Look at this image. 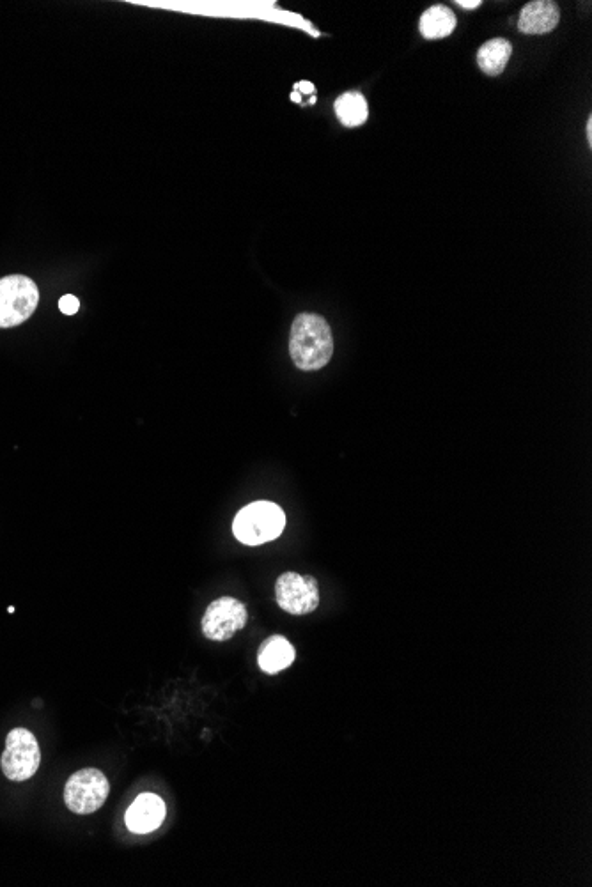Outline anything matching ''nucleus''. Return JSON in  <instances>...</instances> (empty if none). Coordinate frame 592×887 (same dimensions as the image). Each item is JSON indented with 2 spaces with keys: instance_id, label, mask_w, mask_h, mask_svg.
<instances>
[{
  "instance_id": "423d86ee",
  "label": "nucleus",
  "mask_w": 592,
  "mask_h": 887,
  "mask_svg": "<svg viewBox=\"0 0 592 887\" xmlns=\"http://www.w3.org/2000/svg\"><path fill=\"white\" fill-rule=\"evenodd\" d=\"M275 597L281 610L289 615H307L320 606V588L312 576L284 572L275 583Z\"/></svg>"
},
{
  "instance_id": "7ed1b4c3",
  "label": "nucleus",
  "mask_w": 592,
  "mask_h": 887,
  "mask_svg": "<svg viewBox=\"0 0 592 887\" xmlns=\"http://www.w3.org/2000/svg\"><path fill=\"white\" fill-rule=\"evenodd\" d=\"M39 289L32 278L9 275L0 278V328L25 323L38 309Z\"/></svg>"
},
{
  "instance_id": "f257e3e1",
  "label": "nucleus",
  "mask_w": 592,
  "mask_h": 887,
  "mask_svg": "<svg viewBox=\"0 0 592 887\" xmlns=\"http://www.w3.org/2000/svg\"><path fill=\"white\" fill-rule=\"evenodd\" d=\"M289 355L300 371H320L334 355V337L325 317L300 314L289 335Z\"/></svg>"
},
{
  "instance_id": "f8f14e48",
  "label": "nucleus",
  "mask_w": 592,
  "mask_h": 887,
  "mask_svg": "<svg viewBox=\"0 0 592 887\" xmlns=\"http://www.w3.org/2000/svg\"><path fill=\"white\" fill-rule=\"evenodd\" d=\"M456 25H458L456 15L452 13L451 9L447 6H431L422 15L419 29L426 39H442L452 34Z\"/></svg>"
},
{
  "instance_id": "dca6fc26",
  "label": "nucleus",
  "mask_w": 592,
  "mask_h": 887,
  "mask_svg": "<svg viewBox=\"0 0 592 887\" xmlns=\"http://www.w3.org/2000/svg\"><path fill=\"white\" fill-rule=\"evenodd\" d=\"M298 89H302V93H312V91H314V85L302 82V84L298 85Z\"/></svg>"
},
{
  "instance_id": "39448f33",
  "label": "nucleus",
  "mask_w": 592,
  "mask_h": 887,
  "mask_svg": "<svg viewBox=\"0 0 592 887\" xmlns=\"http://www.w3.org/2000/svg\"><path fill=\"white\" fill-rule=\"evenodd\" d=\"M41 764V749L34 733L15 728L6 737V749L0 758L2 772L11 781L31 780Z\"/></svg>"
},
{
  "instance_id": "2eb2a0df",
  "label": "nucleus",
  "mask_w": 592,
  "mask_h": 887,
  "mask_svg": "<svg viewBox=\"0 0 592 887\" xmlns=\"http://www.w3.org/2000/svg\"><path fill=\"white\" fill-rule=\"evenodd\" d=\"M458 6L465 9H476L477 6H481V2L479 0H474V2H465V0H458Z\"/></svg>"
},
{
  "instance_id": "6e6552de",
  "label": "nucleus",
  "mask_w": 592,
  "mask_h": 887,
  "mask_svg": "<svg viewBox=\"0 0 592 887\" xmlns=\"http://www.w3.org/2000/svg\"><path fill=\"white\" fill-rule=\"evenodd\" d=\"M165 803L155 794H141L126 811V827L135 834H149L164 824Z\"/></svg>"
},
{
  "instance_id": "9d476101",
  "label": "nucleus",
  "mask_w": 592,
  "mask_h": 887,
  "mask_svg": "<svg viewBox=\"0 0 592 887\" xmlns=\"http://www.w3.org/2000/svg\"><path fill=\"white\" fill-rule=\"evenodd\" d=\"M295 659V647L279 634L270 636L259 647L258 664L266 675H277V673L288 670L289 666L295 663Z\"/></svg>"
},
{
  "instance_id": "1a4fd4ad",
  "label": "nucleus",
  "mask_w": 592,
  "mask_h": 887,
  "mask_svg": "<svg viewBox=\"0 0 592 887\" xmlns=\"http://www.w3.org/2000/svg\"><path fill=\"white\" fill-rule=\"evenodd\" d=\"M559 20H561V9L555 2L536 0V2H529L522 9L520 20H518V29L529 36L548 34L559 25Z\"/></svg>"
},
{
  "instance_id": "0eeeda50",
  "label": "nucleus",
  "mask_w": 592,
  "mask_h": 887,
  "mask_svg": "<svg viewBox=\"0 0 592 887\" xmlns=\"http://www.w3.org/2000/svg\"><path fill=\"white\" fill-rule=\"evenodd\" d=\"M249 613L242 601L220 597L211 602L203 617V634L211 641H227L247 625Z\"/></svg>"
},
{
  "instance_id": "ddd939ff",
  "label": "nucleus",
  "mask_w": 592,
  "mask_h": 887,
  "mask_svg": "<svg viewBox=\"0 0 592 887\" xmlns=\"http://www.w3.org/2000/svg\"><path fill=\"white\" fill-rule=\"evenodd\" d=\"M335 112L346 128H357L364 124L369 116L367 101L360 93H346L335 101Z\"/></svg>"
},
{
  "instance_id": "20e7f679",
  "label": "nucleus",
  "mask_w": 592,
  "mask_h": 887,
  "mask_svg": "<svg viewBox=\"0 0 592 887\" xmlns=\"http://www.w3.org/2000/svg\"><path fill=\"white\" fill-rule=\"evenodd\" d=\"M110 785L100 769L87 767L71 776L64 787V803L71 813L91 815L102 808L109 797Z\"/></svg>"
},
{
  "instance_id": "f3484780",
  "label": "nucleus",
  "mask_w": 592,
  "mask_h": 887,
  "mask_svg": "<svg viewBox=\"0 0 592 887\" xmlns=\"http://www.w3.org/2000/svg\"><path fill=\"white\" fill-rule=\"evenodd\" d=\"M591 130H592V121H591V117H589V121H587V139H589V142H591V139H592Z\"/></svg>"
},
{
  "instance_id": "9b49d317",
  "label": "nucleus",
  "mask_w": 592,
  "mask_h": 887,
  "mask_svg": "<svg viewBox=\"0 0 592 887\" xmlns=\"http://www.w3.org/2000/svg\"><path fill=\"white\" fill-rule=\"evenodd\" d=\"M513 55V47L507 39L495 38L486 41L477 52V64L486 75L499 77L506 70L507 62Z\"/></svg>"
},
{
  "instance_id": "f03ea898",
  "label": "nucleus",
  "mask_w": 592,
  "mask_h": 887,
  "mask_svg": "<svg viewBox=\"0 0 592 887\" xmlns=\"http://www.w3.org/2000/svg\"><path fill=\"white\" fill-rule=\"evenodd\" d=\"M286 528L284 510L273 502H254L243 507L233 521V533L245 546H263L279 539Z\"/></svg>"
},
{
  "instance_id": "4468645a",
  "label": "nucleus",
  "mask_w": 592,
  "mask_h": 887,
  "mask_svg": "<svg viewBox=\"0 0 592 887\" xmlns=\"http://www.w3.org/2000/svg\"><path fill=\"white\" fill-rule=\"evenodd\" d=\"M78 309H80V301H78L77 296H73V294H66V296H63V298L59 300V310H61L63 314H66V316H75Z\"/></svg>"
}]
</instances>
